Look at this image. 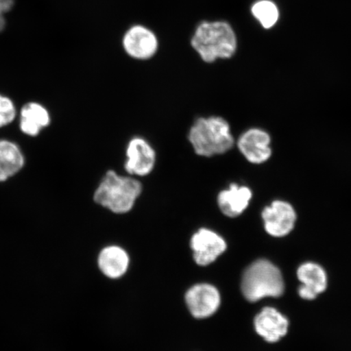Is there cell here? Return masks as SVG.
<instances>
[{
  "instance_id": "cell-15",
  "label": "cell",
  "mask_w": 351,
  "mask_h": 351,
  "mask_svg": "<svg viewBox=\"0 0 351 351\" xmlns=\"http://www.w3.org/2000/svg\"><path fill=\"white\" fill-rule=\"evenodd\" d=\"M49 123V114L40 104H29L22 108L21 128L25 134L37 135Z\"/></svg>"
},
{
  "instance_id": "cell-17",
  "label": "cell",
  "mask_w": 351,
  "mask_h": 351,
  "mask_svg": "<svg viewBox=\"0 0 351 351\" xmlns=\"http://www.w3.org/2000/svg\"><path fill=\"white\" fill-rule=\"evenodd\" d=\"M252 13L254 16L266 29L273 27L279 17L278 8L275 3L269 0H262V1L254 3L252 7Z\"/></svg>"
},
{
  "instance_id": "cell-11",
  "label": "cell",
  "mask_w": 351,
  "mask_h": 351,
  "mask_svg": "<svg viewBox=\"0 0 351 351\" xmlns=\"http://www.w3.org/2000/svg\"><path fill=\"white\" fill-rule=\"evenodd\" d=\"M288 327L287 318L273 307H265L254 319V328L258 335L271 343L285 336Z\"/></svg>"
},
{
  "instance_id": "cell-3",
  "label": "cell",
  "mask_w": 351,
  "mask_h": 351,
  "mask_svg": "<svg viewBox=\"0 0 351 351\" xmlns=\"http://www.w3.org/2000/svg\"><path fill=\"white\" fill-rule=\"evenodd\" d=\"M143 186L131 176H122L109 170L94 194L96 204L117 214L129 213L141 195Z\"/></svg>"
},
{
  "instance_id": "cell-13",
  "label": "cell",
  "mask_w": 351,
  "mask_h": 351,
  "mask_svg": "<svg viewBox=\"0 0 351 351\" xmlns=\"http://www.w3.org/2000/svg\"><path fill=\"white\" fill-rule=\"evenodd\" d=\"M298 280L302 285L298 295L304 300H313L327 288V275L322 267L314 263H306L298 267Z\"/></svg>"
},
{
  "instance_id": "cell-20",
  "label": "cell",
  "mask_w": 351,
  "mask_h": 351,
  "mask_svg": "<svg viewBox=\"0 0 351 351\" xmlns=\"http://www.w3.org/2000/svg\"><path fill=\"white\" fill-rule=\"evenodd\" d=\"M8 178V175L4 169L1 163H0V182L5 181V180Z\"/></svg>"
},
{
  "instance_id": "cell-6",
  "label": "cell",
  "mask_w": 351,
  "mask_h": 351,
  "mask_svg": "<svg viewBox=\"0 0 351 351\" xmlns=\"http://www.w3.org/2000/svg\"><path fill=\"white\" fill-rule=\"evenodd\" d=\"M262 219L267 234L276 238L287 236L295 228L297 214L288 202L274 201L262 212Z\"/></svg>"
},
{
  "instance_id": "cell-1",
  "label": "cell",
  "mask_w": 351,
  "mask_h": 351,
  "mask_svg": "<svg viewBox=\"0 0 351 351\" xmlns=\"http://www.w3.org/2000/svg\"><path fill=\"white\" fill-rule=\"evenodd\" d=\"M191 47L205 64L230 59L237 50V38L231 25L223 21H203L193 33Z\"/></svg>"
},
{
  "instance_id": "cell-8",
  "label": "cell",
  "mask_w": 351,
  "mask_h": 351,
  "mask_svg": "<svg viewBox=\"0 0 351 351\" xmlns=\"http://www.w3.org/2000/svg\"><path fill=\"white\" fill-rule=\"evenodd\" d=\"M271 136L260 128H252L240 135L237 146L245 160L253 165H261L269 160L273 154Z\"/></svg>"
},
{
  "instance_id": "cell-2",
  "label": "cell",
  "mask_w": 351,
  "mask_h": 351,
  "mask_svg": "<svg viewBox=\"0 0 351 351\" xmlns=\"http://www.w3.org/2000/svg\"><path fill=\"white\" fill-rule=\"evenodd\" d=\"M188 138L197 155L204 157L223 155L235 143L229 122L221 117L199 118L191 126Z\"/></svg>"
},
{
  "instance_id": "cell-12",
  "label": "cell",
  "mask_w": 351,
  "mask_h": 351,
  "mask_svg": "<svg viewBox=\"0 0 351 351\" xmlns=\"http://www.w3.org/2000/svg\"><path fill=\"white\" fill-rule=\"evenodd\" d=\"M252 196V191L248 186L232 183L229 188L219 193V208L228 217H239L248 208Z\"/></svg>"
},
{
  "instance_id": "cell-16",
  "label": "cell",
  "mask_w": 351,
  "mask_h": 351,
  "mask_svg": "<svg viewBox=\"0 0 351 351\" xmlns=\"http://www.w3.org/2000/svg\"><path fill=\"white\" fill-rule=\"evenodd\" d=\"M0 163L5 169L8 177L21 170L24 165V159L16 144L5 140L0 141Z\"/></svg>"
},
{
  "instance_id": "cell-10",
  "label": "cell",
  "mask_w": 351,
  "mask_h": 351,
  "mask_svg": "<svg viewBox=\"0 0 351 351\" xmlns=\"http://www.w3.org/2000/svg\"><path fill=\"white\" fill-rule=\"evenodd\" d=\"M191 247L194 252L197 265L207 266L226 252L227 245L225 240L216 232L208 229H200L193 235Z\"/></svg>"
},
{
  "instance_id": "cell-4",
  "label": "cell",
  "mask_w": 351,
  "mask_h": 351,
  "mask_svg": "<svg viewBox=\"0 0 351 351\" xmlns=\"http://www.w3.org/2000/svg\"><path fill=\"white\" fill-rule=\"evenodd\" d=\"M241 287L245 300L252 302L266 297L278 298L285 291L282 274L266 260L257 261L247 267Z\"/></svg>"
},
{
  "instance_id": "cell-19",
  "label": "cell",
  "mask_w": 351,
  "mask_h": 351,
  "mask_svg": "<svg viewBox=\"0 0 351 351\" xmlns=\"http://www.w3.org/2000/svg\"><path fill=\"white\" fill-rule=\"evenodd\" d=\"M15 0H0V13L5 15L14 6Z\"/></svg>"
},
{
  "instance_id": "cell-9",
  "label": "cell",
  "mask_w": 351,
  "mask_h": 351,
  "mask_svg": "<svg viewBox=\"0 0 351 351\" xmlns=\"http://www.w3.org/2000/svg\"><path fill=\"white\" fill-rule=\"evenodd\" d=\"M189 311L197 319H205L217 313L221 305L218 289L209 284H197L186 293Z\"/></svg>"
},
{
  "instance_id": "cell-5",
  "label": "cell",
  "mask_w": 351,
  "mask_h": 351,
  "mask_svg": "<svg viewBox=\"0 0 351 351\" xmlns=\"http://www.w3.org/2000/svg\"><path fill=\"white\" fill-rule=\"evenodd\" d=\"M125 55L131 60L145 62L151 60L159 51L160 42L157 34L146 25H131L121 39Z\"/></svg>"
},
{
  "instance_id": "cell-7",
  "label": "cell",
  "mask_w": 351,
  "mask_h": 351,
  "mask_svg": "<svg viewBox=\"0 0 351 351\" xmlns=\"http://www.w3.org/2000/svg\"><path fill=\"white\" fill-rule=\"evenodd\" d=\"M156 163V153L147 140L136 137L127 145L125 169L130 176L146 177Z\"/></svg>"
},
{
  "instance_id": "cell-14",
  "label": "cell",
  "mask_w": 351,
  "mask_h": 351,
  "mask_svg": "<svg viewBox=\"0 0 351 351\" xmlns=\"http://www.w3.org/2000/svg\"><path fill=\"white\" fill-rule=\"evenodd\" d=\"M99 267L108 278L117 279L126 273L130 265L128 254L119 247H108L100 252Z\"/></svg>"
},
{
  "instance_id": "cell-18",
  "label": "cell",
  "mask_w": 351,
  "mask_h": 351,
  "mask_svg": "<svg viewBox=\"0 0 351 351\" xmlns=\"http://www.w3.org/2000/svg\"><path fill=\"white\" fill-rule=\"evenodd\" d=\"M15 116L16 109L12 101L0 95V127L10 124Z\"/></svg>"
},
{
  "instance_id": "cell-21",
  "label": "cell",
  "mask_w": 351,
  "mask_h": 351,
  "mask_svg": "<svg viewBox=\"0 0 351 351\" xmlns=\"http://www.w3.org/2000/svg\"><path fill=\"white\" fill-rule=\"evenodd\" d=\"M6 27V20L3 14L0 13V33L3 32V29Z\"/></svg>"
}]
</instances>
